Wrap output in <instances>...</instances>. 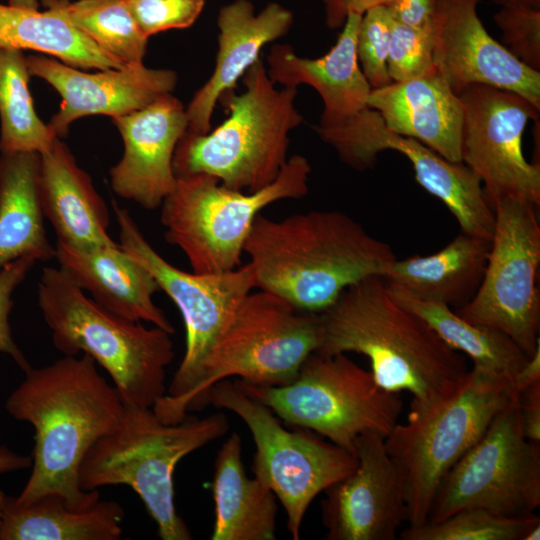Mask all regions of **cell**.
<instances>
[{
	"label": "cell",
	"mask_w": 540,
	"mask_h": 540,
	"mask_svg": "<svg viewBox=\"0 0 540 540\" xmlns=\"http://www.w3.org/2000/svg\"><path fill=\"white\" fill-rule=\"evenodd\" d=\"M5 407L34 428L32 469L15 497L19 504L50 493L76 507L101 498L99 490L80 488V465L91 446L120 425L125 404L89 355H64L49 365L30 367Z\"/></svg>",
	"instance_id": "obj_1"
},
{
	"label": "cell",
	"mask_w": 540,
	"mask_h": 540,
	"mask_svg": "<svg viewBox=\"0 0 540 540\" xmlns=\"http://www.w3.org/2000/svg\"><path fill=\"white\" fill-rule=\"evenodd\" d=\"M244 253L256 288L311 313L327 310L353 284L382 277L396 259L388 243L348 214L322 210L279 220L260 213Z\"/></svg>",
	"instance_id": "obj_2"
},
{
	"label": "cell",
	"mask_w": 540,
	"mask_h": 540,
	"mask_svg": "<svg viewBox=\"0 0 540 540\" xmlns=\"http://www.w3.org/2000/svg\"><path fill=\"white\" fill-rule=\"evenodd\" d=\"M321 315L323 334L317 352L366 356L381 387L411 393L410 411L429 407L468 371L464 356L400 305L380 276L348 287Z\"/></svg>",
	"instance_id": "obj_3"
},
{
	"label": "cell",
	"mask_w": 540,
	"mask_h": 540,
	"mask_svg": "<svg viewBox=\"0 0 540 540\" xmlns=\"http://www.w3.org/2000/svg\"><path fill=\"white\" fill-rule=\"evenodd\" d=\"M37 301L56 349L89 355L124 404L152 408L165 395L166 368L175 356L172 334L105 310L60 267L42 269Z\"/></svg>",
	"instance_id": "obj_4"
},
{
	"label": "cell",
	"mask_w": 540,
	"mask_h": 540,
	"mask_svg": "<svg viewBox=\"0 0 540 540\" xmlns=\"http://www.w3.org/2000/svg\"><path fill=\"white\" fill-rule=\"evenodd\" d=\"M229 429L222 413L179 423L161 421L151 407L125 404L120 425L95 442L78 475L84 491L127 485L143 501L162 540H190L192 534L174 501V471L188 454L223 436Z\"/></svg>",
	"instance_id": "obj_5"
},
{
	"label": "cell",
	"mask_w": 540,
	"mask_h": 540,
	"mask_svg": "<svg viewBox=\"0 0 540 540\" xmlns=\"http://www.w3.org/2000/svg\"><path fill=\"white\" fill-rule=\"evenodd\" d=\"M242 80V93L221 96L228 117L220 125L180 139L173 157L176 177L204 173L245 192L260 190L278 177L288 160L289 133L303 121L295 106L298 89L276 88L261 58Z\"/></svg>",
	"instance_id": "obj_6"
},
{
	"label": "cell",
	"mask_w": 540,
	"mask_h": 540,
	"mask_svg": "<svg viewBox=\"0 0 540 540\" xmlns=\"http://www.w3.org/2000/svg\"><path fill=\"white\" fill-rule=\"evenodd\" d=\"M516 394L512 378L473 366L449 392L424 410L410 411L385 437L403 481L409 526L428 520L443 477Z\"/></svg>",
	"instance_id": "obj_7"
},
{
	"label": "cell",
	"mask_w": 540,
	"mask_h": 540,
	"mask_svg": "<svg viewBox=\"0 0 540 540\" xmlns=\"http://www.w3.org/2000/svg\"><path fill=\"white\" fill-rule=\"evenodd\" d=\"M322 334L321 313L300 310L265 290L251 291L205 360L196 387L157 417L164 423L181 422L206 405L215 383L230 377L259 386L288 384L318 351Z\"/></svg>",
	"instance_id": "obj_8"
},
{
	"label": "cell",
	"mask_w": 540,
	"mask_h": 540,
	"mask_svg": "<svg viewBox=\"0 0 540 540\" xmlns=\"http://www.w3.org/2000/svg\"><path fill=\"white\" fill-rule=\"evenodd\" d=\"M310 173L307 158L295 154L271 184L254 192L231 189L204 173L176 177L160 206L165 239L184 253L193 272L236 269L256 217L274 202L306 196Z\"/></svg>",
	"instance_id": "obj_9"
},
{
	"label": "cell",
	"mask_w": 540,
	"mask_h": 540,
	"mask_svg": "<svg viewBox=\"0 0 540 540\" xmlns=\"http://www.w3.org/2000/svg\"><path fill=\"white\" fill-rule=\"evenodd\" d=\"M235 382L283 422L311 430L352 454L361 434L386 437L403 409L399 393L381 387L370 370L345 353H312L285 385Z\"/></svg>",
	"instance_id": "obj_10"
},
{
	"label": "cell",
	"mask_w": 540,
	"mask_h": 540,
	"mask_svg": "<svg viewBox=\"0 0 540 540\" xmlns=\"http://www.w3.org/2000/svg\"><path fill=\"white\" fill-rule=\"evenodd\" d=\"M206 404L231 411L248 427L256 447L254 477L280 501L287 529L298 540L312 501L355 469L356 456L311 430H287L270 408L247 395L235 381L215 383Z\"/></svg>",
	"instance_id": "obj_11"
},
{
	"label": "cell",
	"mask_w": 540,
	"mask_h": 540,
	"mask_svg": "<svg viewBox=\"0 0 540 540\" xmlns=\"http://www.w3.org/2000/svg\"><path fill=\"white\" fill-rule=\"evenodd\" d=\"M112 208L121 248L141 263L179 309L186 332L184 356L153 406L157 416L182 401L198 384L203 364L242 300L256 288L249 263L221 273L186 272L166 261L146 240L130 213Z\"/></svg>",
	"instance_id": "obj_12"
},
{
	"label": "cell",
	"mask_w": 540,
	"mask_h": 540,
	"mask_svg": "<svg viewBox=\"0 0 540 540\" xmlns=\"http://www.w3.org/2000/svg\"><path fill=\"white\" fill-rule=\"evenodd\" d=\"M539 506L540 443L523 433L516 394L443 477L427 521H440L464 508L524 517Z\"/></svg>",
	"instance_id": "obj_13"
},
{
	"label": "cell",
	"mask_w": 540,
	"mask_h": 540,
	"mask_svg": "<svg viewBox=\"0 0 540 540\" xmlns=\"http://www.w3.org/2000/svg\"><path fill=\"white\" fill-rule=\"evenodd\" d=\"M535 204L514 197L493 207L495 224L485 272L456 313L505 333L531 357L540 347V224Z\"/></svg>",
	"instance_id": "obj_14"
},
{
	"label": "cell",
	"mask_w": 540,
	"mask_h": 540,
	"mask_svg": "<svg viewBox=\"0 0 540 540\" xmlns=\"http://www.w3.org/2000/svg\"><path fill=\"white\" fill-rule=\"evenodd\" d=\"M462 106L461 161L480 180L493 209L502 198L540 205V165L523 154L522 137L539 111L512 91L472 84L459 94Z\"/></svg>",
	"instance_id": "obj_15"
},
{
	"label": "cell",
	"mask_w": 540,
	"mask_h": 540,
	"mask_svg": "<svg viewBox=\"0 0 540 540\" xmlns=\"http://www.w3.org/2000/svg\"><path fill=\"white\" fill-rule=\"evenodd\" d=\"M314 130L344 163L357 170L372 167L380 152L403 154L413 167L416 181L442 201L462 232L491 240L494 211L480 180L462 162H450L421 142L391 131L370 107L337 126Z\"/></svg>",
	"instance_id": "obj_16"
},
{
	"label": "cell",
	"mask_w": 540,
	"mask_h": 540,
	"mask_svg": "<svg viewBox=\"0 0 540 540\" xmlns=\"http://www.w3.org/2000/svg\"><path fill=\"white\" fill-rule=\"evenodd\" d=\"M385 437H357L355 469L324 490L322 522L328 540H394L407 521L404 486Z\"/></svg>",
	"instance_id": "obj_17"
},
{
	"label": "cell",
	"mask_w": 540,
	"mask_h": 540,
	"mask_svg": "<svg viewBox=\"0 0 540 540\" xmlns=\"http://www.w3.org/2000/svg\"><path fill=\"white\" fill-rule=\"evenodd\" d=\"M479 0H437L433 17L436 69L458 95L472 84L519 94L540 109V72L510 54L485 29Z\"/></svg>",
	"instance_id": "obj_18"
},
{
	"label": "cell",
	"mask_w": 540,
	"mask_h": 540,
	"mask_svg": "<svg viewBox=\"0 0 540 540\" xmlns=\"http://www.w3.org/2000/svg\"><path fill=\"white\" fill-rule=\"evenodd\" d=\"M26 62L31 76L44 79L61 96L60 108L48 123L60 139L81 117L102 114L114 118L131 113L171 93L177 82L174 71L148 68L142 62L98 73L39 55L26 56Z\"/></svg>",
	"instance_id": "obj_19"
},
{
	"label": "cell",
	"mask_w": 540,
	"mask_h": 540,
	"mask_svg": "<svg viewBox=\"0 0 540 540\" xmlns=\"http://www.w3.org/2000/svg\"><path fill=\"white\" fill-rule=\"evenodd\" d=\"M112 121L124 144L122 158L110 169L114 193L144 209L159 208L176 183L173 157L187 130L186 109L168 93Z\"/></svg>",
	"instance_id": "obj_20"
},
{
	"label": "cell",
	"mask_w": 540,
	"mask_h": 540,
	"mask_svg": "<svg viewBox=\"0 0 540 540\" xmlns=\"http://www.w3.org/2000/svg\"><path fill=\"white\" fill-rule=\"evenodd\" d=\"M292 24V12L276 2L268 3L258 13L249 0H234L221 7L215 67L186 108L185 133L211 130V117L221 96L233 91L238 79L260 58L262 48L285 35Z\"/></svg>",
	"instance_id": "obj_21"
},
{
	"label": "cell",
	"mask_w": 540,
	"mask_h": 540,
	"mask_svg": "<svg viewBox=\"0 0 540 540\" xmlns=\"http://www.w3.org/2000/svg\"><path fill=\"white\" fill-rule=\"evenodd\" d=\"M362 15L347 16L336 43L322 57L298 56L288 44H275L267 57L271 81L284 87L300 84L314 88L323 101V112L315 127L337 126L368 107L372 90L356 54V39Z\"/></svg>",
	"instance_id": "obj_22"
},
{
	"label": "cell",
	"mask_w": 540,
	"mask_h": 540,
	"mask_svg": "<svg viewBox=\"0 0 540 540\" xmlns=\"http://www.w3.org/2000/svg\"><path fill=\"white\" fill-rule=\"evenodd\" d=\"M55 248L59 267L102 308L130 321L175 332L153 300L160 290L157 282L120 244L80 249L57 242Z\"/></svg>",
	"instance_id": "obj_23"
},
{
	"label": "cell",
	"mask_w": 540,
	"mask_h": 540,
	"mask_svg": "<svg viewBox=\"0 0 540 540\" xmlns=\"http://www.w3.org/2000/svg\"><path fill=\"white\" fill-rule=\"evenodd\" d=\"M367 104L391 131L421 142L450 162H462L461 102L436 67L423 76L372 89Z\"/></svg>",
	"instance_id": "obj_24"
},
{
	"label": "cell",
	"mask_w": 540,
	"mask_h": 540,
	"mask_svg": "<svg viewBox=\"0 0 540 540\" xmlns=\"http://www.w3.org/2000/svg\"><path fill=\"white\" fill-rule=\"evenodd\" d=\"M39 155L40 205L57 242L80 249L119 245L108 233L106 203L67 145L56 137Z\"/></svg>",
	"instance_id": "obj_25"
},
{
	"label": "cell",
	"mask_w": 540,
	"mask_h": 540,
	"mask_svg": "<svg viewBox=\"0 0 540 540\" xmlns=\"http://www.w3.org/2000/svg\"><path fill=\"white\" fill-rule=\"evenodd\" d=\"M490 245L491 240L461 231L436 253L396 258L382 278L416 297L458 309L477 292Z\"/></svg>",
	"instance_id": "obj_26"
},
{
	"label": "cell",
	"mask_w": 540,
	"mask_h": 540,
	"mask_svg": "<svg viewBox=\"0 0 540 540\" xmlns=\"http://www.w3.org/2000/svg\"><path fill=\"white\" fill-rule=\"evenodd\" d=\"M215 521L212 540H274L277 502L272 490L247 476L242 440L233 432L220 447L213 476Z\"/></svg>",
	"instance_id": "obj_27"
},
{
	"label": "cell",
	"mask_w": 540,
	"mask_h": 540,
	"mask_svg": "<svg viewBox=\"0 0 540 540\" xmlns=\"http://www.w3.org/2000/svg\"><path fill=\"white\" fill-rule=\"evenodd\" d=\"M124 515L118 502L101 498L76 507L56 493L27 505L6 495L0 540H118Z\"/></svg>",
	"instance_id": "obj_28"
},
{
	"label": "cell",
	"mask_w": 540,
	"mask_h": 540,
	"mask_svg": "<svg viewBox=\"0 0 540 540\" xmlns=\"http://www.w3.org/2000/svg\"><path fill=\"white\" fill-rule=\"evenodd\" d=\"M39 170V153H1L0 270L22 257L37 262L55 258L39 200Z\"/></svg>",
	"instance_id": "obj_29"
},
{
	"label": "cell",
	"mask_w": 540,
	"mask_h": 540,
	"mask_svg": "<svg viewBox=\"0 0 540 540\" xmlns=\"http://www.w3.org/2000/svg\"><path fill=\"white\" fill-rule=\"evenodd\" d=\"M0 47L47 53L81 69H120L128 65L51 9L38 11L0 3Z\"/></svg>",
	"instance_id": "obj_30"
},
{
	"label": "cell",
	"mask_w": 540,
	"mask_h": 540,
	"mask_svg": "<svg viewBox=\"0 0 540 540\" xmlns=\"http://www.w3.org/2000/svg\"><path fill=\"white\" fill-rule=\"evenodd\" d=\"M385 283L400 305L423 319L451 348L467 355L473 366L513 380L527 362L529 357L505 333L472 324L445 304L421 299L398 285Z\"/></svg>",
	"instance_id": "obj_31"
},
{
	"label": "cell",
	"mask_w": 540,
	"mask_h": 540,
	"mask_svg": "<svg viewBox=\"0 0 540 540\" xmlns=\"http://www.w3.org/2000/svg\"><path fill=\"white\" fill-rule=\"evenodd\" d=\"M23 50L0 47V151H45L57 137L38 117L29 90Z\"/></svg>",
	"instance_id": "obj_32"
},
{
	"label": "cell",
	"mask_w": 540,
	"mask_h": 540,
	"mask_svg": "<svg viewBox=\"0 0 540 540\" xmlns=\"http://www.w3.org/2000/svg\"><path fill=\"white\" fill-rule=\"evenodd\" d=\"M76 29L125 63H140L148 38L140 32L126 0H40Z\"/></svg>",
	"instance_id": "obj_33"
},
{
	"label": "cell",
	"mask_w": 540,
	"mask_h": 540,
	"mask_svg": "<svg viewBox=\"0 0 540 540\" xmlns=\"http://www.w3.org/2000/svg\"><path fill=\"white\" fill-rule=\"evenodd\" d=\"M539 523L536 514L510 517L483 508H464L440 521L409 526L400 536L404 540H525Z\"/></svg>",
	"instance_id": "obj_34"
},
{
	"label": "cell",
	"mask_w": 540,
	"mask_h": 540,
	"mask_svg": "<svg viewBox=\"0 0 540 540\" xmlns=\"http://www.w3.org/2000/svg\"><path fill=\"white\" fill-rule=\"evenodd\" d=\"M393 20L385 5L367 10L361 18L356 54L360 69L372 89L392 82L387 70V56Z\"/></svg>",
	"instance_id": "obj_35"
},
{
	"label": "cell",
	"mask_w": 540,
	"mask_h": 540,
	"mask_svg": "<svg viewBox=\"0 0 540 540\" xmlns=\"http://www.w3.org/2000/svg\"><path fill=\"white\" fill-rule=\"evenodd\" d=\"M434 68L432 29H414L393 21L387 56L392 82L414 79Z\"/></svg>",
	"instance_id": "obj_36"
},
{
	"label": "cell",
	"mask_w": 540,
	"mask_h": 540,
	"mask_svg": "<svg viewBox=\"0 0 540 540\" xmlns=\"http://www.w3.org/2000/svg\"><path fill=\"white\" fill-rule=\"evenodd\" d=\"M494 22L504 48L525 66L540 72V8L502 6Z\"/></svg>",
	"instance_id": "obj_37"
},
{
	"label": "cell",
	"mask_w": 540,
	"mask_h": 540,
	"mask_svg": "<svg viewBox=\"0 0 540 540\" xmlns=\"http://www.w3.org/2000/svg\"><path fill=\"white\" fill-rule=\"evenodd\" d=\"M129 10L144 37L193 25L205 0H126Z\"/></svg>",
	"instance_id": "obj_38"
},
{
	"label": "cell",
	"mask_w": 540,
	"mask_h": 540,
	"mask_svg": "<svg viewBox=\"0 0 540 540\" xmlns=\"http://www.w3.org/2000/svg\"><path fill=\"white\" fill-rule=\"evenodd\" d=\"M37 261L32 257L16 259L0 270V353L9 355L25 372L31 365L12 337L9 314L15 289Z\"/></svg>",
	"instance_id": "obj_39"
},
{
	"label": "cell",
	"mask_w": 540,
	"mask_h": 540,
	"mask_svg": "<svg viewBox=\"0 0 540 540\" xmlns=\"http://www.w3.org/2000/svg\"><path fill=\"white\" fill-rule=\"evenodd\" d=\"M437 0H389L385 5L394 22L414 29H432Z\"/></svg>",
	"instance_id": "obj_40"
},
{
	"label": "cell",
	"mask_w": 540,
	"mask_h": 540,
	"mask_svg": "<svg viewBox=\"0 0 540 540\" xmlns=\"http://www.w3.org/2000/svg\"><path fill=\"white\" fill-rule=\"evenodd\" d=\"M518 395L523 433L528 440L540 443V381Z\"/></svg>",
	"instance_id": "obj_41"
},
{
	"label": "cell",
	"mask_w": 540,
	"mask_h": 540,
	"mask_svg": "<svg viewBox=\"0 0 540 540\" xmlns=\"http://www.w3.org/2000/svg\"><path fill=\"white\" fill-rule=\"evenodd\" d=\"M325 9V22L328 28H341L351 13L363 15L378 5H386L389 0H322Z\"/></svg>",
	"instance_id": "obj_42"
},
{
	"label": "cell",
	"mask_w": 540,
	"mask_h": 540,
	"mask_svg": "<svg viewBox=\"0 0 540 540\" xmlns=\"http://www.w3.org/2000/svg\"><path fill=\"white\" fill-rule=\"evenodd\" d=\"M537 381H540V347L513 378V387L516 393L520 394Z\"/></svg>",
	"instance_id": "obj_43"
},
{
	"label": "cell",
	"mask_w": 540,
	"mask_h": 540,
	"mask_svg": "<svg viewBox=\"0 0 540 540\" xmlns=\"http://www.w3.org/2000/svg\"><path fill=\"white\" fill-rule=\"evenodd\" d=\"M32 457L17 454L0 446V473L13 472L31 467Z\"/></svg>",
	"instance_id": "obj_44"
},
{
	"label": "cell",
	"mask_w": 540,
	"mask_h": 540,
	"mask_svg": "<svg viewBox=\"0 0 540 540\" xmlns=\"http://www.w3.org/2000/svg\"><path fill=\"white\" fill-rule=\"evenodd\" d=\"M493 2L501 7L522 5L540 8V0H493Z\"/></svg>",
	"instance_id": "obj_45"
},
{
	"label": "cell",
	"mask_w": 540,
	"mask_h": 540,
	"mask_svg": "<svg viewBox=\"0 0 540 540\" xmlns=\"http://www.w3.org/2000/svg\"><path fill=\"white\" fill-rule=\"evenodd\" d=\"M8 4L21 8L38 10L39 0H8Z\"/></svg>",
	"instance_id": "obj_46"
},
{
	"label": "cell",
	"mask_w": 540,
	"mask_h": 540,
	"mask_svg": "<svg viewBox=\"0 0 540 540\" xmlns=\"http://www.w3.org/2000/svg\"><path fill=\"white\" fill-rule=\"evenodd\" d=\"M540 539V523L535 525L527 534L525 540H539Z\"/></svg>",
	"instance_id": "obj_47"
},
{
	"label": "cell",
	"mask_w": 540,
	"mask_h": 540,
	"mask_svg": "<svg viewBox=\"0 0 540 540\" xmlns=\"http://www.w3.org/2000/svg\"><path fill=\"white\" fill-rule=\"evenodd\" d=\"M5 497H6V494L0 489V529H1V523H2V512H3Z\"/></svg>",
	"instance_id": "obj_48"
}]
</instances>
